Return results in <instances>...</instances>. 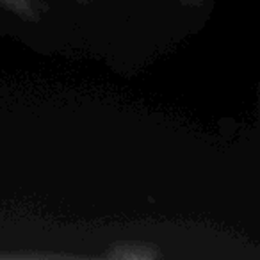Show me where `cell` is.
I'll list each match as a JSON object with an SVG mask.
<instances>
[{
  "label": "cell",
  "mask_w": 260,
  "mask_h": 260,
  "mask_svg": "<svg viewBox=\"0 0 260 260\" xmlns=\"http://www.w3.org/2000/svg\"><path fill=\"white\" fill-rule=\"evenodd\" d=\"M73 2H75V4H79V6H89L93 0H73Z\"/></svg>",
  "instance_id": "obj_4"
},
{
  "label": "cell",
  "mask_w": 260,
  "mask_h": 260,
  "mask_svg": "<svg viewBox=\"0 0 260 260\" xmlns=\"http://www.w3.org/2000/svg\"><path fill=\"white\" fill-rule=\"evenodd\" d=\"M109 260H157L162 256V251L157 244L143 241H118L109 244L102 253Z\"/></svg>",
  "instance_id": "obj_1"
},
{
  "label": "cell",
  "mask_w": 260,
  "mask_h": 260,
  "mask_svg": "<svg viewBox=\"0 0 260 260\" xmlns=\"http://www.w3.org/2000/svg\"><path fill=\"white\" fill-rule=\"evenodd\" d=\"M178 4L184 8H202L203 4H207V0H178Z\"/></svg>",
  "instance_id": "obj_3"
},
{
  "label": "cell",
  "mask_w": 260,
  "mask_h": 260,
  "mask_svg": "<svg viewBox=\"0 0 260 260\" xmlns=\"http://www.w3.org/2000/svg\"><path fill=\"white\" fill-rule=\"evenodd\" d=\"M0 9L25 23H41L50 15L48 0H0Z\"/></svg>",
  "instance_id": "obj_2"
}]
</instances>
